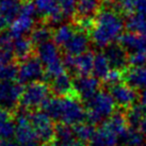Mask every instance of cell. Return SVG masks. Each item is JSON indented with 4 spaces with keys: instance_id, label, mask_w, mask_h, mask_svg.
Instances as JSON below:
<instances>
[{
    "instance_id": "6da1fadb",
    "label": "cell",
    "mask_w": 146,
    "mask_h": 146,
    "mask_svg": "<svg viewBox=\"0 0 146 146\" xmlns=\"http://www.w3.org/2000/svg\"><path fill=\"white\" fill-rule=\"evenodd\" d=\"M125 21L115 9H102L90 30V38L98 48H106L121 38Z\"/></svg>"
},
{
    "instance_id": "7a4b0ae2",
    "label": "cell",
    "mask_w": 146,
    "mask_h": 146,
    "mask_svg": "<svg viewBox=\"0 0 146 146\" xmlns=\"http://www.w3.org/2000/svg\"><path fill=\"white\" fill-rule=\"evenodd\" d=\"M115 106L113 98L108 92L99 91L94 97L84 102L88 122L94 126L105 123L114 114Z\"/></svg>"
},
{
    "instance_id": "3957f363",
    "label": "cell",
    "mask_w": 146,
    "mask_h": 146,
    "mask_svg": "<svg viewBox=\"0 0 146 146\" xmlns=\"http://www.w3.org/2000/svg\"><path fill=\"white\" fill-rule=\"evenodd\" d=\"M36 54L45 67L46 81H50L51 79L65 73L63 58L60 54L59 47L53 42H48L46 44L37 46Z\"/></svg>"
},
{
    "instance_id": "277c9868",
    "label": "cell",
    "mask_w": 146,
    "mask_h": 146,
    "mask_svg": "<svg viewBox=\"0 0 146 146\" xmlns=\"http://www.w3.org/2000/svg\"><path fill=\"white\" fill-rule=\"evenodd\" d=\"M51 94V89L45 81H35L25 85L21 94L19 106L26 111H35L37 108H42Z\"/></svg>"
},
{
    "instance_id": "5b68a950",
    "label": "cell",
    "mask_w": 146,
    "mask_h": 146,
    "mask_svg": "<svg viewBox=\"0 0 146 146\" xmlns=\"http://www.w3.org/2000/svg\"><path fill=\"white\" fill-rule=\"evenodd\" d=\"M86 119V110L81 100L76 96L60 97V112L59 123L65 125L75 126L84 123Z\"/></svg>"
},
{
    "instance_id": "8992f818",
    "label": "cell",
    "mask_w": 146,
    "mask_h": 146,
    "mask_svg": "<svg viewBox=\"0 0 146 146\" xmlns=\"http://www.w3.org/2000/svg\"><path fill=\"white\" fill-rule=\"evenodd\" d=\"M30 122L32 124L38 141H41L44 145L54 142L56 125L43 110H35L30 112Z\"/></svg>"
},
{
    "instance_id": "52a82bcc",
    "label": "cell",
    "mask_w": 146,
    "mask_h": 146,
    "mask_svg": "<svg viewBox=\"0 0 146 146\" xmlns=\"http://www.w3.org/2000/svg\"><path fill=\"white\" fill-rule=\"evenodd\" d=\"M45 80V67L41 60L35 56L19 62L17 81L21 84H29L35 81Z\"/></svg>"
},
{
    "instance_id": "ba28073f",
    "label": "cell",
    "mask_w": 146,
    "mask_h": 146,
    "mask_svg": "<svg viewBox=\"0 0 146 146\" xmlns=\"http://www.w3.org/2000/svg\"><path fill=\"white\" fill-rule=\"evenodd\" d=\"M15 140L21 146L35 144L37 140L36 133L30 122V112L23 110L15 116Z\"/></svg>"
},
{
    "instance_id": "9c48e42d",
    "label": "cell",
    "mask_w": 146,
    "mask_h": 146,
    "mask_svg": "<svg viewBox=\"0 0 146 146\" xmlns=\"http://www.w3.org/2000/svg\"><path fill=\"white\" fill-rule=\"evenodd\" d=\"M109 94L112 96L115 105L121 109H130L137 102L139 95L137 90L131 88L126 82H119L116 84L109 85Z\"/></svg>"
},
{
    "instance_id": "30bf717a",
    "label": "cell",
    "mask_w": 146,
    "mask_h": 146,
    "mask_svg": "<svg viewBox=\"0 0 146 146\" xmlns=\"http://www.w3.org/2000/svg\"><path fill=\"white\" fill-rule=\"evenodd\" d=\"M24 86L17 81H0V108L12 111L21 102Z\"/></svg>"
},
{
    "instance_id": "8fae6325",
    "label": "cell",
    "mask_w": 146,
    "mask_h": 146,
    "mask_svg": "<svg viewBox=\"0 0 146 146\" xmlns=\"http://www.w3.org/2000/svg\"><path fill=\"white\" fill-rule=\"evenodd\" d=\"M100 81L94 76H76L74 79L75 93L81 102H86L100 91Z\"/></svg>"
},
{
    "instance_id": "7c38bea8",
    "label": "cell",
    "mask_w": 146,
    "mask_h": 146,
    "mask_svg": "<svg viewBox=\"0 0 146 146\" xmlns=\"http://www.w3.org/2000/svg\"><path fill=\"white\" fill-rule=\"evenodd\" d=\"M34 4L37 14L43 17L47 24L59 25L64 19L58 0H34Z\"/></svg>"
},
{
    "instance_id": "4fadbf2b",
    "label": "cell",
    "mask_w": 146,
    "mask_h": 146,
    "mask_svg": "<svg viewBox=\"0 0 146 146\" xmlns=\"http://www.w3.org/2000/svg\"><path fill=\"white\" fill-rule=\"evenodd\" d=\"M104 53L108 59L112 69H117L123 73L128 69L127 66L129 65V54L121 44L113 43L109 45L105 48Z\"/></svg>"
},
{
    "instance_id": "5bb4252c",
    "label": "cell",
    "mask_w": 146,
    "mask_h": 146,
    "mask_svg": "<svg viewBox=\"0 0 146 146\" xmlns=\"http://www.w3.org/2000/svg\"><path fill=\"white\" fill-rule=\"evenodd\" d=\"M90 40H91L90 35L88 33H85V31H82V30L76 31L73 37L62 47L64 54L79 57L86 51H89Z\"/></svg>"
},
{
    "instance_id": "9a60e30c",
    "label": "cell",
    "mask_w": 146,
    "mask_h": 146,
    "mask_svg": "<svg viewBox=\"0 0 146 146\" xmlns=\"http://www.w3.org/2000/svg\"><path fill=\"white\" fill-rule=\"evenodd\" d=\"M51 93L57 97H67L76 95L74 90V79L68 73H63L49 81Z\"/></svg>"
},
{
    "instance_id": "2e32d148",
    "label": "cell",
    "mask_w": 146,
    "mask_h": 146,
    "mask_svg": "<svg viewBox=\"0 0 146 146\" xmlns=\"http://www.w3.org/2000/svg\"><path fill=\"white\" fill-rule=\"evenodd\" d=\"M119 137L105 123L95 130L93 137L88 143L89 146H117Z\"/></svg>"
},
{
    "instance_id": "e0dca14e",
    "label": "cell",
    "mask_w": 146,
    "mask_h": 146,
    "mask_svg": "<svg viewBox=\"0 0 146 146\" xmlns=\"http://www.w3.org/2000/svg\"><path fill=\"white\" fill-rule=\"evenodd\" d=\"M119 44L126 49L128 54L146 52V35L137 33H124L119 38Z\"/></svg>"
},
{
    "instance_id": "ac0fdd59",
    "label": "cell",
    "mask_w": 146,
    "mask_h": 146,
    "mask_svg": "<svg viewBox=\"0 0 146 146\" xmlns=\"http://www.w3.org/2000/svg\"><path fill=\"white\" fill-rule=\"evenodd\" d=\"M124 81L134 90H146V65L131 67L124 72Z\"/></svg>"
},
{
    "instance_id": "d6986e66",
    "label": "cell",
    "mask_w": 146,
    "mask_h": 146,
    "mask_svg": "<svg viewBox=\"0 0 146 146\" xmlns=\"http://www.w3.org/2000/svg\"><path fill=\"white\" fill-rule=\"evenodd\" d=\"M34 17H29L23 14H19L15 21L10 25V30L9 32L13 35L14 38L17 37H23L27 33H31L34 29Z\"/></svg>"
},
{
    "instance_id": "ffe728a7",
    "label": "cell",
    "mask_w": 146,
    "mask_h": 146,
    "mask_svg": "<svg viewBox=\"0 0 146 146\" xmlns=\"http://www.w3.org/2000/svg\"><path fill=\"white\" fill-rule=\"evenodd\" d=\"M100 0H77V13L75 18L95 19L100 9Z\"/></svg>"
},
{
    "instance_id": "44dd1931",
    "label": "cell",
    "mask_w": 146,
    "mask_h": 146,
    "mask_svg": "<svg viewBox=\"0 0 146 146\" xmlns=\"http://www.w3.org/2000/svg\"><path fill=\"white\" fill-rule=\"evenodd\" d=\"M15 137V118L10 110L0 108V141Z\"/></svg>"
},
{
    "instance_id": "7402d4cb",
    "label": "cell",
    "mask_w": 146,
    "mask_h": 146,
    "mask_svg": "<svg viewBox=\"0 0 146 146\" xmlns=\"http://www.w3.org/2000/svg\"><path fill=\"white\" fill-rule=\"evenodd\" d=\"M95 54L93 51H86L85 53L76 57V65L74 73L77 76H91L94 69Z\"/></svg>"
},
{
    "instance_id": "603a6c76",
    "label": "cell",
    "mask_w": 146,
    "mask_h": 146,
    "mask_svg": "<svg viewBox=\"0 0 146 146\" xmlns=\"http://www.w3.org/2000/svg\"><path fill=\"white\" fill-rule=\"evenodd\" d=\"M34 44L30 40V37H17L14 38V44H13V50L15 58L19 61H24L29 57L32 56V52L34 51Z\"/></svg>"
},
{
    "instance_id": "cb8c5ba5",
    "label": "cell",
    "mask_w": 146,
    "mask_h": 146,
    "mask_svg": "<svg viewBox=\"0 0 146 146\" xmlns=\"http://www.w3.org/2000/svg\"><path fill=\"white\" fill-rule=\"evenodd\" d=\"M118 10L126 15H146V0H118Z\"/></svg>"
},
{
    "instance_id": "d4e9b609",
    "label": "cell",
    "mask_w": 146,
    "mask_h": 146,
    "mask_svg": "<svg viewBox=\"0 0 146 146\" xmlns=\"http://www.w3.org/2000/svg\"><path fill=\"white\" fill-rule=\"evenodd\" d=\"M21 5V0H0V15H2L11 25L19 15Z\"/></svg>"
},
{
    "instance_id": "484cf974",
    "label": "cell",
    "mask_w": 146,
    "mask_h": 146,
    "mask_svg": "<svg viewBox=\"0 0 146 146\" xmlns=\"http://www.w3.org/2000/svg\"><path fill=\"white\" fill-rule=\"evenodd\" d=\"M111 72V65L104 52H98L95 54L93 76L98 80H105Z\"/></svg>"
},
{
    "instance_id": "4316f807",
    "label": "cell",
    "mask_w": 146,
    "mask_h": 146,
    "mask_svg": "<svg viewBox=\"0 0 146 146\" xmlns=\"http://www.w3.org/2000/svg\"><path fill=\"white\" fill-rule=\"evenodd\" d=\"M75 28L74 26L69 24L60 25L54 31H53V43L57 45L58 47H63L67 42L73 37L75 34Z\"/></svg>"
},
{
    "instance_id": "83f0119b",
    "label": "cell",
    "mask_w": 146,
    "mask_h": 146,
    "mask_svg": "<svg viewBox=\"0 0 146 146\" xmlns=\"http://www.w3.org/2000/svg\"><path fill=\"white\" fill-rule=\"evenodd\" d=\"M126 117L129 127L138 129L140 123L146 117V107L142 104H135L126 112Z\"/></svg>"
},
{
    "instance_id": "f1b7e54d",
    "label": "cell",
    "mask_w": 146,
    "mask_h": 146,
    "mask_svg": "<svg viewBox=\"0 0 146 146\" xmlns=\"http://www.w3.org/2000/svg\"><path fill=\"white\" fill-rule=\"evenodd\" d=\"M125 26L128 32L146 35V15H130L126 21Z\"/></svg>"
},
{
    "instance_id": "f546056e",
    "label": "cell",
    "mask_w": 146,
    "mask_h": 146,
    "mask_svg": "<svg viewBox=\"0 0 146 146\" xmlns=\"http://www.w3.org/2000/svg\"><path fill=\"white\" fill-rule=\"evenodd\" d=\"M53 38V32L51 29L47 26H40L32 30L30 33V40L32 41L34 46H41L43 44H46L48 42H51Z\"/></svg>"
},
{
    "instance_id": "4dcf8cb0",
    "label": "cell",
    "mask_w": 146,
    "mask_h": 146,
    "mask_svg": "<svg viewBox=\"0 0 146 146\" xmlns=\"http://www.w3.org/2000/svg\"><path fill=\"white\" fill-rule=\"evenodd\" d=\"M76 139L74 127L59 123L56 125V139L54 142L59 144H66V143L74 142Z\"/></svg>"
},
{
    "instance_id": "1f68e13d",
    "label": "cell",
    "mask_w": 146,
    "mask_h": 146,
    "mask_svg": "<svg viewBox=\"0 0 146 146\" xmlns=\"http://www.w3.org/2000/svg\"><path fill=\"white\" fill-rule=\"evenodd\" d=\"M119 141H122L124 146H141L145 143V135L137 128L129 127Z\"/></svg>"
},
{
    "instance_id": "d6a6232c",
    "label": "cell",
    "mask_w": 146,
    "mask_h": 146,
    "mask_svg": "<svg viewBox=\"0 0 146 146\" xmlns=\"http://www.w3.org/2000/svg\"><path fill=\"white\" fill-rule=\"evenodd\" d=\"M95 127L94 125L90 124V123H82L79 125L74 127V131H75V135L77 141L84 143V142H90V140L92 139L94 132H95Z\"/></svg>"
},
{
    "instance_id": "836d02e7",
    "label": "cell",
    "mask_w": 146,
    "mask_h": 146,
    "mask_svg": "<svg viewBox=\"0 0 146 146\" xmlns=\"http://www.w3.org/2000/svg\"><path fill=\"white\" fill-rule=\"evenodd\" d=\"M18 76V66L15 63L0 65V81H15Z\"/></svg>"
},
{
    "instance_id": "e575fe53",
    "label": "cell",
    "mask_w": 146,
    "mask_h": 146,
    "mask_svg": "<svg viewBox=\"0 0 146 146\" xmlns=\"http://www.w3.org/2000/svg\"><path fill=\"white\" fill-rule=\"evenodd\" d=\"M62 14L64 18L76 16L77 13V0H58Z\"/></svg>"
},
{
    "instance_id": "d590c367",
    "label": "cell",
    "mask_w": 146,
    "mask_h": 146,
    "mask_svg": "<svg viewBox=\"0 0 146 146\" xmlns=\"http://www.w3.org/2000/svg\"><path fill=\"white\" fill-rule=\"evenodd\" d=\"M13 44L14 37L9 31L0 33V51H14Z\"/></svg>"
},
{
    "instance_id": "8d00e7d4",
    "label": "cell",
    "mask_w": 146,
    "mask_h": 146,
    "mask_svg": "<svg viewBox=\"0 0 146 146\" xmlns=\"http://www.w3.org/2000/svg\"><path fill=\"white\" fill-rule=\"evenodd\" d=\"M124 80V73L117 69H111L109 75L105 79V82L109 85H113Z\"/></svg>"
},
{
    "instance_id": "74e56055",
    "label": "cell",
    "mask_w": 146,
    "mask_h": 146,
    "mask_svg": "<svg viewBox=\"0 0 146 146\" xmlns=\"http://www.w3.org/2000/svg\"><path fill=\"white\" fill-rule=\"evenodd\" d=\"M45 146H85V145L84 143L80 142V141H74V142H70V143H66V144H59L57 142H52Z\"/></svg>"
},
{
    "instance_id": "f35d334b",
    "label": "cell",
    "mask_w": 146,
    "mask_h": 146,
    "mask_svg": "<svg viewBox=\"0 0 146 146\" xmlns=\"http://www.w3.org/2000/svg\"><path fill=\"white\" fill-rule=\"evenodd\" d=\"M9 26H10V23L2 15H0V33L4 32Z\"/></svg>"
},
{
    "instance_id": "ab89813d",
    "label": "cell",
    "mask_w": 146,
    "mask_h": 146,
    "mask_svg": "<svg viewBox=\"0 0 146 146\" xmlns=\"http://www.w3.org/2000/svg\"><path fill=\"white\" fill-rule=\"evenodd\" d=\"M0 146H21L16 140H4V141H0Z\"/></svg>"
},
{
    "instance_id": "60d3db41",
    "label": "cell",
    "mask_w": 146,
    "mask_h": 146,
    "mask_svg": "<svg viewBox=\"0 0 146 146\" xmlns=\"http://www.w3.org/2000/svg\"><path fill=\"white\" fill-rule=\"evenodd\" d=\"M138 129L142 132L144 135L146 137V117L143 119L142 122L140 123V125H139V127H138Z\"/></svg>"
},
{
    "instance_id": "b9f144b4",
    "label": "cell",
    "mask_w": 146,
    "mask_h": 146,
    "mask_svg": "<svg viewBox=\"0 0 146 146\" xmlns=\"http://www.w3.org/2000/svg\"><path fill=\"white\" fill-rule=\"evenodd\" d=\"M100 1H106V2H110V1H113V0H100Z\"/></svg>"
},
{
    "instance_id": "7bdbcfd3",
    "label": "cell",
    "mask_w": 146,
    "mask_h": 146,
    "mask_svg": "<svg viewBox=\"0 0 146 146\" xmlns=\"http://www.w3.org/2000/svg\"><path fill=\"white\" fill-rule=\"evenodd\" d=\"M29 146H38V145H37L36 143H35V144H31V145H29Z\"/></svg>"
},
{
    "instance_id": "ee69618b",
    "label": "cell",
    "mask_w": 146,
    "mask_h": 146,
    "mask_svg": "<svg viewBox=\"0 0 146 146\" xmlns=\"http://www.w3.org/2000/svg\"><path fill=\"white\" fill-rule=\"evenodd\" d=\"M141 146H146V142L144 143V144H143V145H141Z\"/></svg>"
},
{
    "instance_id": "f6af8a7d",
    "label": "cell",
    "mask_w": 146,
    "mask_h": 146,
    "mask_svg": "<svg viewBox=\"0 0 146 146\" xmlns=\"http://www.w3.org/2000/svg\"><path fill=\"white\" fill-rule=\"evenodd\" d=\"M24 1H30V0H24Z\"/></svg>"
},
{
    "instance_id": "bcb514c9",
    "label": "cell",
    "mask_w": 146,
    "mask_h": 146,
    "mask_svg": "<svg viewBox=\"0 0 146 146\" xmlns=\"http://www.w3.org/2000/svg\"><path fill=\"white\" fill-rule=\"evenodd\" d=\"M118 146H124V145H118Z\"/></svg>"
}]
</instances>
